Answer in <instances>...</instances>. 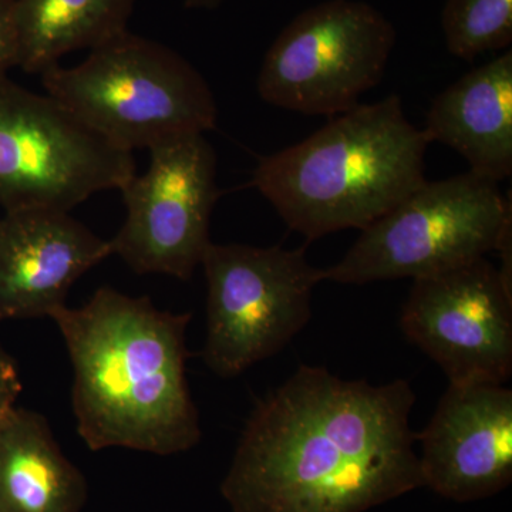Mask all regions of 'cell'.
<instances>
[{
    "label": "cell",
    "instance_id": "6da1fadb",
    "mask_svg": "<svg viewBox=\"0 0 512 512\" xmlns=\"http://www.w3.org/2000/svg\"><path fill=\"white\" fill-rule=\"evenodd\" d=\"M407 380L301 365L256 403L221 493L234 512H366L423 487Z\"/></svg>",
    "mask_w": 512,
    "mask_h": 512
},
{
    "label": "cell",
    "instance_id": "7a4b0ae2",
    "mask_svg": "<svg viewBox=\"0 0 512 512\" xmlns=\"http://www.w3.org/2000/svg\"><path fill=\"white\" fill-rule=\"evenodd\" d=\"M73 367L77 431L93 451L173 456L197 446L200 416L187 380L190 313L103 286L52 316Z\"/></svg>",
    "mask_w": 512,
    "mask_h": 512
},
{
    "label": "cell",
    "instance_id": "3957f363",
    "mask_svg": "<svg viewBox=\"0 0 512 512\" xmlns=\"http://www.w3.org/2000/svg\"><path fill=\"white\" fill-rule=\"evenodd\" d=\"M430 141L390 94L357 104L308 138L264 157L252 185L308 241L365 229L426 181Z\"/></svg>",
    "mask_w": 512,
    "mask_h": 512
},
{
    "label": "cell",
    "instance_id": "277c9868",
    "mask_svg": "<svg viewBox=\"0 0 512 512\" xmlns=\"http://www.w3.org/2000/svg\"><path fill=\"white\" fill-rule=\"evenodd\" d=\"M42 82L77 119L130 153L217 126L204 76L175 50L128 30L79 66L45 70Z\"/></svg>",
    "mask_w": 512,
    "mask_h": 512
},
{
    "label": "cell",
    "instance_id": "5b68a950",
    "mask_svg": "<svg viewBox=\"0 0 512 512\" xmlns=\"http://www.w3.org/2000/svg\"><path fill=\"white\" fill-rule=\"evenodd\" d=\"M511 224V194L490 178L468 171L426 180L362 229L338 264L322 269L323 281L366 285L440 274L497 251Z\"/></svg>",
    "mask_w": 512,
    "mask_h": 512
},
{
    "label": "cell",
    "instance_id": "8992f818",
    "mask_svg": "<svg viewBox=\"0 0 512 512\" xmlns=\"http://www.w3.org/2000/svg\"><path fill=\"white\" fill-rule=\"evenodd\" d=\"M201 266L207 279V338L202 359L215 375L237 377L278 355L312 318L322 269L306 247L214 244Z\"/></svg>",
    "mask_w": 512,
    "mask_h": 512
},
{
    "label": "cell",
    "instance_id": "52a82bcc",
    "mask_svg": "<svg viewBox=\"0 0 512 512\" xmlns=\"http://www.w3.org/2000/svg\"><path fill=\"white\" fill-rule=\"evenodd\" d=\"M136 175L133 153L113 146L50 94L0 79V207L72 211Z\"/></svg>",
    "mask_w": 512,
    "mask_h": 512
},
{
    "label": "cell",
    "instance_id": "ba28073f",
    "mask_svg": "<svg viewBox=\"0 0 512 512\" xmlns=\"http://www.w3.org/2000/svg\"><path fill=\"white\" fill-rule=\"evenodd\" d=\"M396 30L357 0H328L302 12L266 52L259 96L281 109L335 117L382 80Z\"/></svg>",
    "mask_w": 512,
    "mask_h": 512
},
{
    "label": "cell",
    "instance_id": "9c48e42d",
    "mask_svg": "<svg viewBox=\"0 0 512 512\" xmlns=\"http://www.w3.org/2000/svg\"><path fill=\"white\" fill-rule=\"evenodd\" d=\"M146 173L121 188L126 221L111 251L138 275L188 281L210 247L211 215L221 192L217 154L204 134H185L150 148Z\"/></svg>",
    "mask_w": 512,
    "mask_h": 512
},
{
    "label": "cell",
    "instance_id": "30bf717a",
    "mask_svg": "<svg viewBox=\"0 0 512 512\" xmlns=\"http://www.w3.org/2000/svg\"><path fill=\"white\" fill-rule=\"evenodd\" d=\"M400 325L448 383L504 384L512 373V291L485 258L414 279Z\"/></svg>",
    "mask_w": 512,
    "mask_h": 512
},
{
    "label": "cell",
    "instance_id": "8fae6325",
    "mask_svg": "<svg viewBox=\"0 0 512 512\" xmlns=\"http://www.w3.org/2000/svg\"><path fill=\"white\" fill-rule=\"evenodd\" d=\"M423 487L456 501L483 500L512 481V392L504 384L448 383L416 434Z\"/></svg>",
    "mask_w": 512,
    "mask_h": 512
},
{
    "label": "cell",
    "instance_id": "7c38bea8",
    "mask_svg": "<svg viewBox=\"0 0 512 512\" xmlns=\"http://www.w3.org/2000/svg\"><path fill=\"white\" fill-rule=\"evenodd\" d=\"M113 255L70 211L25 208L0 217V323L50 318L73 285Z\"/></svg>",
    "mask_w": 512,
    "mask_h": 512
},
{
    "label": "cell",
    "instance_id": "4fadbf2b",
    "mask_svg": "<svg viewBox=\"0 0 512 512\" xmlns=\"http://www.w3.org/2000/svg\"><path fill=\"white\" fill-rule=\"evenodd\" d=\"M430 143L456 150L470 171L500 183L512 173V53L471 70L431 103Z\"/></svg>",
    "mask_w": 512,
    "mask_h": 512
},
{
    "label": "cell",
    "instance_id": "5bb4252c",
    "mask_svg": "<svg viewBox=\"0 0 512 512\" xmlns=\"http://www.w3.org/2000/svg\"><path fill=\"white\" fill-rule=\"evenodd\" d=\"M86 483L42 414L10 407L0 416V512H79Z\"/></svg>",
    "mask_w": 512,
    "mask_h": 512
},
{
    "label": "cell",
    "instance_id": "9a60e30c",
    "mask_svg": "<svg viewBox=\"0 0 512 512\" xmlns=\"http://www.w3.org/2000/svg\"><path fill=\"white\" fill-rule=\"evenodd\" d=\"M137 0H15L19 67L40 73L67 53L96 49L127 32Z\"/></svg>",
    "mask_w": 512,
    "mask_h": 512
},
{
    "label": "cell",
    "instance_id": "2e32d148",
    "mask_svg": "<svg viewBox=\"0 0 512 512\" xmlns=\"http://www.w3.org/2000/svg\"><path fill=\"white\" fill-rule=\"evenodd\" d=\"M451 55L474 60L512 42V0H447L441 15Z\"/></svg>",
    "mask_w": 512,
    "mask_h": 512
},
{
    "label": "cell",
    "instance_id": "e0dca14e",
    "mask_svg": "<svg viewBox=\"0 0 512 512\" xmlns=\"http://www.w3.org/2000/svg\"><path fill=\"white\" fill-rule=\"evenodd\" d=\"M19 67V39L15 22V0H0V79Z\"/></svg>",
    "mask_w": 512,
    "mask_h": 512
},
{
    "label": "cell",
    "instance_id": "ac0fdd59",
    "mask_svg": "<svg viewBox=\"0 0 512 512\" xmlns=\"http://www.w3.org/2000/svg\"><path fill=\"white\" fill-rule=\"evenodd\" d=\"M22 392V382L15 359L0 345V416L15 406Z\"/></svg>",
    "mask_w": 512,
    "mask_h": 512
},
{
    "label": "cell",
    "instance_id": "d6986e66",
    "mask_svg": "<svg viewBox=\"0 0 512 512\" xmlns=\"http://www.w3.org/2000/svg\"><path fill=\"white\" fill-rule=\"evenodd\" d=\"M225 2L227 0H184V6L187 9L194 10H215L224 5Z\"/></svg>",
    "mask_w": 512,
    "mask_h": 512
}]
</instances>
